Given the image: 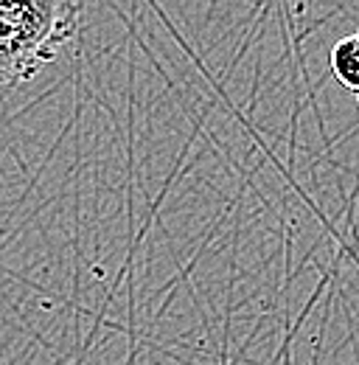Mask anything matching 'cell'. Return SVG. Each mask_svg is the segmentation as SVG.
<instances>
[{
	"instance_id": "3957f363",
	"label": "cell",
	"mask_w": 359,
	"mask_h": 365,
	"mask_svg": "<svg viewBox=\"0 0 359 365\" xmlns=\"http://www.w3.org/2000/svg\"><path fill=\"white\" fill-rule=\"evenodd\" d=\"M357 104H359V93H357Z\"/></svg>"
},
{
	"instance_id": "277c9868",
	"label": "cell",
	"mask_w": 359,
	"mask_h": 365,
	"mask_svg": "<svg viewBox=\"0 0 359 365\" xmlns=\"http://www.w3.org/2000/svg\"><path fill=\"white\" fill-rule=\"evenodd\" d=\"M357 34H359V31H357Z\"/></svg>"
},
{
	"instance_id": "6da1fadb",
	"label": "cell",
	"mask_w": 359,
	"mask_h": 365,
	"mask_svg": "<svg viewBox=\"0 0 359 365\" xmlns=\"http://www.w3.org/2000/svg\"><path fill=\"white\" fill-rule=\"evenodd\" d=\"M82 3L0 0V88L34 79L79 29Z\"/></svg>"
},
{
	"instance_id": "7a4b0ae2",
	"label": "cell",
	"mask_w": 359,
	"mask_h": 365,
	"mask_svg": "<svg viewBox=\"0 0 359 365\" xmlns=\"http://www.w3.org/2000/svg\"><path fill=\"white\" fill-rule=\"evenodd\" d=\"M331 76L351 93H359V34L343 37L331 46L328 53Z\"/></svg>"
}]
</instances>
